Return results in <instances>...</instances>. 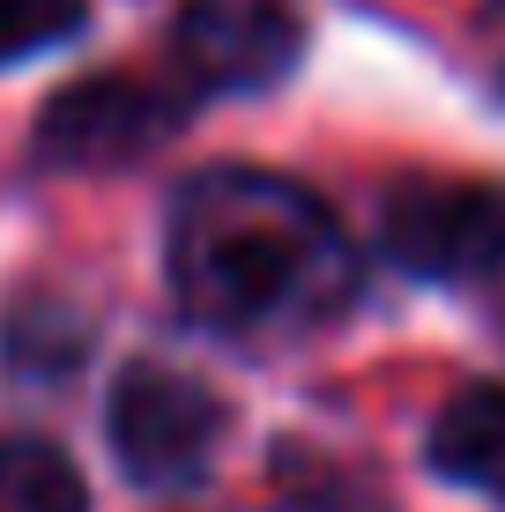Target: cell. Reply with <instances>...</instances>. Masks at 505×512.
Instances as JSON below:
<instances>
[{"instance_id":"7","label":"cell","mask_w":505,"mask_h":512,"mask_svg":"<svg viewBox=\"0 0 505 512\" xmlns=\"http://www.w3.org/2000/svg\"><path fill=\"white\" fill-rule=\"evenodd\" d=\"M0 512H90V490L67 453L8 438L0 446Z\"/></svg>"},{"instance_id":"8","label":"cell","mask_w":505,"mask_h":512,"mask_svg":"<svg viewBox=\"0 0 505 512\" xmlns=\"http://www.w3.org/2000/svg\"><path fill=\"white\" fill-rule=\"evenodd\" d=\"M82 15H90V0H0V60H23V52L75 38Z\"/></svg>"},{"instance_id":"9","label":"cell","mask_w":505,"mask_h":512,"mask_svg":"<svg viewBox=\"0 0 505 512\" xmlns=\"http://www.w3.org/2000/svg\"><path fill=\"white\" fill-rule=\"evenodd\" d=\"M483 23H491V45H498V75H505V0H483Z\"/></svg>"},{"instance_id":"6","label":"cell","mask_w":505,"mask_h":512,"mask_svg":"<svg viewBox=\"0 0 505 512\" xmlns=\"http://www.w3.org/2000/svg\"><path fill=\"white\" fill-rule=\"evenodd\" d=\"M431 468L461 490H483V498H505V386L476 379L461 386L454 401L431 423Z\"/></svg>"},{"instance_id":"3","label":"cell","mask_w":505,"mask_h":512,"mask_svg":"<svg viewBox=\"0 0 505 512\" xmlns=\"http://www.w3.org/2000/svg\"><path fill=\"white\" fill-rule=\"evenodd\" d=\"M223 438V401L171 364H127L112 386V453L134 483L186 490Z\"/></svg>"},{"instance_id":"5","label":"cell","mask_w":505,"mask_h":512,"mask_svg":"<svg viewBox=\"0 0 505 512\" xmlns=\"http://www.w3.org/2000/svg\"><path fill=\"white\" fill-rule=\"evenodd\" d=\"M164 134H171V104L156 90H142V82H75L38 119V149L67 171L127 164V156L156 149Z\"/></svg>"},{"instance_id":"1","label":"cell","mask_w":505,"mask_h":512,"mask_svg":"<svg viewBox=\"0 0 505 512\" xmlns=\"http://www.w3.org/2000/svg\"><path fill=\"white\" fill-rule=\"evenodd\" d=\"M171 290L223 334H298L357 297V245L275 171H201L171 208Z\"/></svg>"},{"instance_id":"2","label":"cell","mask_w":505,"mask_h":512,"mask_svg":"<svg viewBox=\"0 0 505 512\" xmlns=\"http://www.w3.org/2000/svg\"><path fill=\"white\" fill-rule=\"evenodd\" d=\"M379 253L424 282H483L505 268V186L416 179L379 208Z\"/></svg>"},{"instance_id":"4","label":"cell","mask_w":505,"mask_h":512,"mask_svg":"<svg viewBox=\"0 0 505 512\" xmlns=\"http://www.w3.org/2000/svg\"><path fill=\"white\" fill-rule=\"evenodd\" d=\"M171 52L194 90H268L298 67L305 23L290 0H186Z\"/></svg>"}]
</instances>
